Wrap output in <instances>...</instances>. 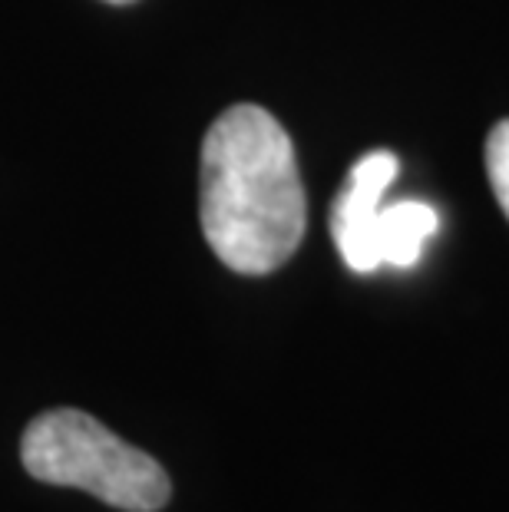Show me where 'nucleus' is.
<instances>
[{
  "label": "nucleus",
  "instance_id": "423d86ee",
  "mask_svg": "<svg viewBox=\"0 0 509 512\" xmlns=\"http://www.w3.org/2000/svg\"><path fill=\"white\" fill-rule=\"evenodd\" d=\"M106 4H116V7H126V4H136V0H106Z\"/></svg>",
  "mask_w": 509,
  "mask_h": 512
},
{
  "label": "nucleus",
  "instance_id": "f257e3e1",
  "mask_svg": "<svg viewBox=\"0 0 509 512\" xmlns=\"http://www.w3.org/2000/svg\"><path fill=\"white\" fill-rule=\"evenodd\" d=\"M199 215L205 242L238 275H272L308 228L288 129L255 103L229 106L202 139Z\"/></svg>",
  "mask_w": 509,
  "mask_h": 512
},
{
  "label": "nucleus",
  "instance_id": "f03ea898",
  "mask_svg": "<svg viewBox=\"0 0 509 512\" xmlns=\"http://www.w3.org/2000/svg\"><path fill=\"white\" fill-rule=\"evenodd\" d=\"M24 470L50 486L83 489L123 512H156L169 503L166 470L139 446L119 440L83 410H50L24 430Z\"/></svg>",
  "mask_w": 509,
  "mask_h": 512
},
{
  "label": "nucleus",
  "instance_id": "7ed1b4c3",
  "mask_svg": "<svg viewBox=\"0 0 509 512\" xmlns=\"http://www.w3.org/2000/svg\"><path fill=\"white\" fill-rule=\"evenodd\" d=\"M400 162L394 152L377 149L367 152L354 162V169L348 172V182L338 192V199L331 205V238L338 245V252L344 258V265L357 275H371L377 271L371 232L374 219L384 205V192L391 189V182L397 179Z\"/></svg>",
  "mask_w": 509,
  "mask_h": 512
},
{
  "label": "nucleus",
  "instance_id": "39448f33",
  "mask_svg": "<svg viewBox=\"0 0 509 512\" xmlns=\"http://www.w3.org/2000/svg\"><path fill=\"white\" fill-rule=\"evenodd\" d=\"M486 176H490L496 202L509 219V119L496 123L486 139Z\"/></svg>",
  "mask_w": 509,
  "mask_h": 512
},
{
  "label": "nucleus",
  "instance_id": "20e7f679",
  "mask_svg": "<svg viewBox=\"0 0 509 512\" xmlns=\"http://www.w3.org/2000/svg\"><path fill=\"white\" fill-rule=\"evenodd\" d=\"M437 212L427 202H397V205H381L374 219L371 245L377 268L394 265V268H410L420 261V252L430 242V235L437 232Z\"/></svg>",
  "mask_w": 509,
  "mask_h": 512
}]
</instances>
